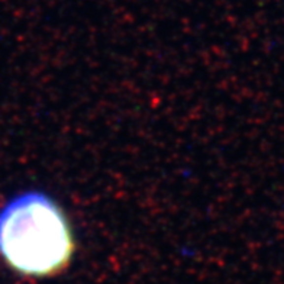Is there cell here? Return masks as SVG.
I'll use <instances>...</instances> for the list:
<instances>
[{
	"mask_svg": "<svg viewBox=\"0 0 284 284\" xmlns=\"http://www.w3.org/2000/svg\"><path fill=\"white\" fill-rule=\"evenodd\" d=\"M76 242L58 203L42 191H25L0 209V257L28 277H54L71 264Z\"/></svg>",
	"mask_w": 284,
	"mask_h": 284,
	"instance_id": "6da1fadb",
	"label": "cell"
}]
</instances>
